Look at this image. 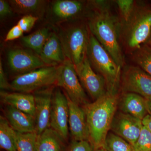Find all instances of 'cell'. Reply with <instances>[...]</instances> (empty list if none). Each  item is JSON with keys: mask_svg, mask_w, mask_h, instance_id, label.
Here are the masks:
<instances>
[{"mask_svg": "<svg viewBox=\"0 0 151 151\" xmlns=\"http://www.w3.org/2000/svg\"><path fill=\"white\" fill-rule=\"evenodd\" d=\"M68 102L65 93L59 89L53 92L50 118V128L54 130L64 142L68 136Z\"/></svg>", "mask_w": 151, "mask_h": 151, "instance_id": "9c48e42d", "label": "cell"}, {"mask_svg": "<svg viewBox=\"0 0 151 151\" xmlns=\"http://www.w3.org/2000/svg\"><path fill=\"white\" fill-rule=\"evenodd\" d=\"M143 126L145 127L151 133V115L148 114L142 120Z\"/></svg>", "mask_w": 151, "mask_h": 151, "instance_id": "836d02e7", "label": "cell"}, {"mask_svg": "<svg viewBox=\"0 0 151 151\" xmlns=\"http://www.w3.org/2000/svg\"><path fill=\"white\" fill-rule=\"evenodd\" d=\"M56 86L61 87L70 100L82 106L89 103L76 70L75 65L66 59L59 65Z\"/></svg>", "mask_w": 151, "mask_h": 151, "instance_id": "ba28073f", "label": "cell"}, {"mask_svg": "<svg viewBox=\"0 0 151 151\" xmlns=\"http://www.w3.org/2000/svg\"><path fill=\"white\" fill-rule=\"evenodd\" d=\"M13 12L12 9L8 2L4 0H0V17L1 18L11 15Z\"/></svg>", "mask_w": 151, "mask_h": 151, "instance_id": "d6a6232c", "label": "cell"}, {"mask_svg": "<svg viewBox=\"0 0 151 151\" xmlns=\"http://www.w3.org/2000/svg\"><path fill=\"white\" fill-rule=\"evenodd\" d=\"M23 33L21 29L17 24L9 31L6 36L5 41L6 42L9 41L19 38L22 37Z\"/></svg>", "mask_w": 151, "mask_h": 151, "instance_id": "4dcf8cb0", "label": "cell"}, {"mask_svg": "<svg viewBox=\"0 0 151 151\" xmlns=\"http://www.w3.org/2000/svg\"><path fill=\"white\" fill-rule=\"evenodd\" d=\"M89 31L122 68L125 60L120 45L121 21L108 1H90L86 5Z\"/></svg>", "mask_w": 151, "mask_h": 151, "instance_id": "6da1fadb", "label": "cell"}, {"mask_svg": "<svg viewBox=\"0 0 151 151\" xmlns=\"http://www.w3.org/2000/svg\"><path fill=\"white\" fill-rule=\"evenodd\" d=\"M59 65L40 68L19 75L10 83L12 89L28 93L56 85Z\"/></svg>", "mask_w": 151, "mask_h": 151, "instance_id": "8992f818", "label": "cell"}, {"mask_svg": "<svg viewBox=\"0 0 151 151\" xmlns=\"http://www.w3.org/2000/svg\"><path fill=\"white\" fill-rule=\"evenodd\" d=\"M7 60L11 69L19 75L47 66L39 55L28 50L16 48L8 52Z\"/></svg>", "mask_w": 151, "mask_h": 151, "instance_id": "4fadbf2b", "label": "cell"}, {"mask_svg": "<svg viewBox=\"0 0 151 151\" xmlns=\"http://www.w3.org/2000/svg\"><path fill=\"white\" fill-rule=\"evenodd\" d=\"M89 32L85 25L75 24L63 29L58 35L65 58L75 67L82 63L87 56Z\"/></svg>", "mask_w": 151, "mask_h": 151, "instance_id": "5b68a950", "label": "cell"}, {"mask_svg": "<svg viewBox=\"0 0 151 151\" xmlns=\"http://www.w3.org/2000/svg\"><path fill=\"white\" fill-rule=\"evenodd\" d=\"M75 69L81 85L93 101L106 94L107 91L105 80L102 76L95 73L87 56L82 63L76 66Z\"/></svg>", "mask_w": 151, "mask_h": 151, "instance_id": "30bf717a", "label": "cell"}, {"mask_svg": "<svg viewBox=\"0 0 151 151\" xmlns=\"http://www.w3.org/2000/svg\"><path fill=\"white\" fill-rule=\"evenodd\" d=\"M121 22L120 39L126 51L132 53L145 44L151 32V9L141 2L134 7L127 21Z\"/></svg>", "mask_w": 151, "mask_h": 151, "instance_id": "3957f363", "label": "cell"}, {"mask_svg": "<svg viewBox=\"0 0 151 151\" xmlns=\"http://www.w3.org/2000/svg\"><path fill=\"white\" fill-rule=\"evenodd\" d=\"M145 44L150 47L151 48V32L150 35V37H149L145 43Z\"/></svg>", "mask_w": 151, "mask_h": 151, "instance_id": "e575fe53", "label": "cell"}, {"mask_svg": "<svg viewBox=\"0 0 151 151\" xmlns=\"http://www.w3.org/2000/svg\"><path fill=\"white\" fill-rule=\"evenodd\" d=\"M148 108L149 114L151 115V101H148Z\"/></svg>", "mask_w": 151, "mask_h": 151, "instance_id": "d590c367", "label": "cell"}, {"mask_svg": "<svg viewBox=\"0 0 151 151\" xmlns=\"http://www.w3.org/2000/svg\"><path fill=\"white\" fill-rule=\"evenodd\" d=\"M6 118L14 131L20 133L36 132V122L33 116L6 105Z\"/></svg>", "mask_w": 151, "mask_h": 151, "instance_id": "ac0fdd59", "label": "cell"}, {"mask_svg": "<svg viewBox=\"0 0 151 151\" xmlns=\"http://www.w3.org/2000/svg\"><path fill=\"white\" fill-rule=\"evenodd\" d=\"M148 101L139 94L130 92L119 95L118 110L141 120L149 114Z\"/></svg>", "mask_w": 151, "mask_h": 151, "instance_id": "9a60e30c", "label": "cell"}, {"mask_svg": "<svg viewBox=\"0 0 151 151\" xmlns=\"http://www.w3.org/2000/svg\"><path fill=\"white\" fill-rule=\"evenodd\" d=\"M37 134L36 132L20 133L15 131L14 142L17 151H36Z\"/></svg>", "mask_w": 151, "mask_h": 151, "instance_id": "cb8c5ba5", "label": "cell"}, {"mask_svg": "<svg viewBox=\"0 0 151 151\" xmlns=\"http://www.w3.org/2000/svg\"><path fill=\"white\" fill-rule=\"evenodd\" d=\"M86 9L83 1L75 0H58L51 6V12L58 20L69 21L76 18Z\"/></svg>", "mask_w": 151, "mask_h": 151, "instance_id": "e0dca14e", "label": "cell"}, {"mask_svg": "<svg viewBox=\"0 0 151 151\" xmlns=\"http://www.w3.org/2000/svg\"><path fill=\"white\" fill-rule=\"evenodd\" d=\"M120 89L122 93H135L151 101V76L139 66L125 65L122 69Z\"/></svg>", "mask_w": 151, "mask_h": 151, "instance_id": "52a82bcc", "label": "cell"}, {"mask_svg": "<svg viewBox=\"0 0 151 151\" xmlns=\"http://www.w3.org/2000/svg\"><path fill=\"white\" fill-rule=\"evenodd\" d=\"M15 131L8 121L3 116L0 117V146L6 151H17L14 142Z\"/></svg>", "mask_w": 151, "mask_h": 151, "instance_id": "603a6c76", "label": "cell"}, {"mask_svg": "<svg viewBox=\"0 0 151 151\" xmlns=\"http://www.w3.org/2000/svg\"><path fill=\"white\" fill-rule=\"evenodd\" d=\"M117 5L122 17V22L127 21L132 14L136 1L133 0H117L114 1Z\"/></svg>", "mask_w": 151, "mask_h": 151, "instance_id": "83f0119b", "label": "cell"}, {"mask_svg": "<svg viewBox=\"0 0 151 151\" xmlns=\"http://www.w3.org/2000/svg\"><path fill=\"white\" fill-rule=\"evenodd\" d=\"M46 66H58L66 59L59 37L50 32L39 55Z\"/></svg>", "mask_w": 151, "mask_h": 151, "instance_id": "2e32d148", "label": "cell"}, {"mask_svg": "<svg viewBox=\"0 0 151 151\" xmlns=\"http://www.w3.org/2000/svg\"><path fill=\"white\" fill-rule=\"evenodd\" d=\"M119 95L106 92L105 95L82 106L86 115L89 142L95 151L103 147L118 110Z\"/></svg>", "mask_w": 151, "mask_h": 151, "instance_id": "7a4b0ae2", "label": "cell"}, {"mask_svg": "<svg viewBox=\"0 0 151 151\" xmlns=\"http://www.w3.org/2000/svg\"><path fill=\"white\" fill-rule=\"evenodd\" d=\"M142 127V120L119 111L114 116L111 130L133 146L139 137Z\"/></svg>", "mask_w": 151, "mask_h": 151, "instance_id": "8fae6325", "label": "cell"}, {"mask_svg": "<svg viewBox=\"0 0 151 151\" xmlns=\"http://www.w3.org/2000/svg\"><path fill=\"white\" fill-rule=\"evenodd\" d=\"M103 147L107 151H134L130 143L113 132L108 133Z\"/></svg>", "mask_w": 151, "mask_h": 151, "instance_id": "484cf974", "label": "cell"}, {"mask_svg": "<svg viewBox=\"0 0 151 151\" xmlns=\"http://www.w3.org/2000/svg\"><path fill=\"white\" fill-rule=\"evenodd\" d=\"M8 2L13 11L16 12L35 16L34 14L43 9L45 1L41 0H11Z\"/></svg>", "mask_w": 151, "mask_h": 151, "instance_id": "7402d4cb", "label": "cell"}, {"mask_svg": "<svg viewBox=\"0 0 151 151\" xmlns=\"http://www.w3.org/2000/svg\"><path fill=\"white\" fill-rule=\"evenodd\" d=\"M0 95L1 100L6 105L12 106L35 118V102L33 94L2 91Z\"/></svg>", "mask_w": 151, "mask_h": 151, "instance_id": "d6986e66", "label": "cell"}, {"mask_svg": "<svg viewBox=\"0 0 151 151\" xmlns=\"http://www.w3.org/2000/svg\"><path fill=\"white\" fill-rule=\"evenodd\" d=\"M54 86H49L35 91L36 132L40 134L50 128V118Z\"/></svg>", "mask_w": 151, "mask_h": 151, "instance_id": "7c38bea8", "label": "cell"}, {"mask_svg": "<svg viewBox=\"0 0 151 151\" xmlns=\"http://www.w3.org/2000/svg\"><path fill=\"white\" fill-rule=\"evenodd\" d=\"M50 33L48 28H42L29 35L22 37V44L39 55Z\"/></svg>", "mask_w": 151, "mask_h": 151, "instance_id": "44dd1931", "label": "cell"}, {"mask_svg": "<svg viewBox=\"0 0 151 151\" xmlns=\"http://www.w3.org/2000/svg\"><path fill=\"white\" fill-rule=\"evenodd\" d=\"M87 57L92 68L105 80L107 92L119 94L122 68L90 32Z\"/></svg>", "mask_w": 151, "mask_h": 151, "instance_id": "277c9868", "label": "cell"}, {"mask_svg": "<svg viewBox=\"0 0 151 151\" xmlns=\"http://www.w3.org/2000/svg\"><path fill=\"white\" fill-rule=\"evenodd\" d=\"M65 143L55 131L48 128L37 135L36 151H65Z\"/></svg>", "mask_w": 151, "mask_h": 151, "instance_id": "ffe728a7", "label": "cell"}, {"mask_svg": "<svg viewBox=\"0 0 151 151\" xmlns=\"http://www.w3.org/2000/svg\"><path fill=\"white\" fill-rule=\"evenodd\" d=\"M133 147L134 151H151V133L144 126Z\"/></svg>", "mask_w": 151, "mask_h": 151, "instance_id": "4316f807", "label": "cell"}, {"mask_svg": "<svg viewBox=\"0 0 151 151\" xmlns=\"http://www.w3.org/2000/svg\"><path fill=\"white\" fill-rule=\"evenodd\" d=\"M132 58L138 66L151 76V48L143 45L132 53Z\"/></svg>", "mask_w": 151, "mask_h": 151, "instance_id": "d4e9b609", "label": "cell"}, {"mask_svg": "<svg viewBox=\"0 0 151 151\" xmlns=\"http://www.w3.org/2000/svg\"><path fill=\"white\" fill-rule=\"evenodd\" d=\"M65 151H95L89 141L72 140Z\"/></svg>", "mask_w": 151, "mask_h": 151, "instance_id": "f1b7e54d", "label": "cell"}, {"mask_svg": "<svg viewBox=\"0 0 151 151\" xmlns=\"http://www.w3.org/2000/svg\"><path fill=\"white\" fill-rule=\"evenodd\" d=\"M0 88L4 90L12 89L11 84L9 83L3 69L2 63L1 60L0 61Z\"/></svg>", "mask_w": 151, "mask_h": 151, "instance_id": "1f68e13d", "label": "cell"}, {"mask_svg": "<svg viewBox=\"0 0 151 151\" xmlns=\"http://www.w3.org/2000/svg\"><path fill=\"white\" fill-rule=\"evenodd\" d=\"M95 151H107L104 147H101L100 148L97 149Z\"/></svg>", "mask_w": 151, "mask_h": 151, "instance_id": "8d00e7d4", "label": "cell"}, {"mask_svg": "<svg viewBox=\"0 0 151 151\" xmlns=\"http://www.w3.org/2000/svg\"><path fill=\"white\" fill-rule=\"evenodd\" d=\"M38 19L37 17L31 15H25L19 21L17 25L24 32H28L32 29Z\"/></svg>", "mask_w": 151, "mask_h": 151, "instance_id": "f546056e", "label": "cell"}, {"mask_svg": "<svg viewBox=\"0 0 151 151\" xmlns=\"http://www.w3.org/2000/svg\"><path fill=\"white\" fill-rule=\"evenodd\" d=\"M66 96L69 110L68 126L72 140L88 141L89 132L84 109Z\"/></svg>", "mask_w": 151, "mask_h": 151, "instance_id": "5bb4252c", "label": "cell"}]
</instances>
